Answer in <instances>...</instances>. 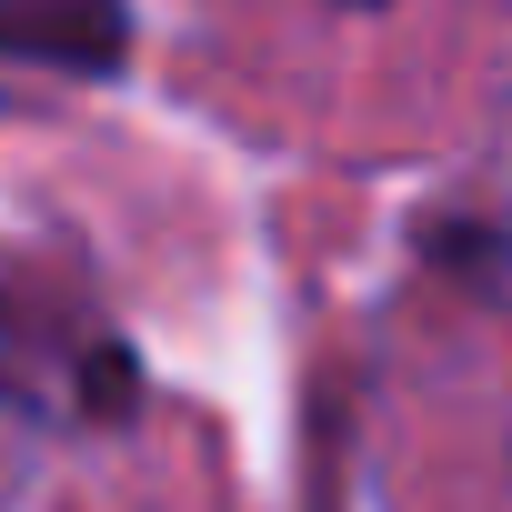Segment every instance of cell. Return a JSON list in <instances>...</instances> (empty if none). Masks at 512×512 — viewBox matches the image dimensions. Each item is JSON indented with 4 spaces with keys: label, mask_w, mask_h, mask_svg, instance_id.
<instances>
[{
    "label": "cell",
    "mask_w": 512,
    "mask_h": 512,
    "mask_svg": "<svg viewBox=\"0 0 512 512\" xmlns=\"http://www.w3.org/2000/svg\"><path fill=\"white\" fill-rule=\"evenodd\" d=\"M332 11H392V0H332Z\"/></svg>",
    "instance_id": "1"
}]
</instances>
